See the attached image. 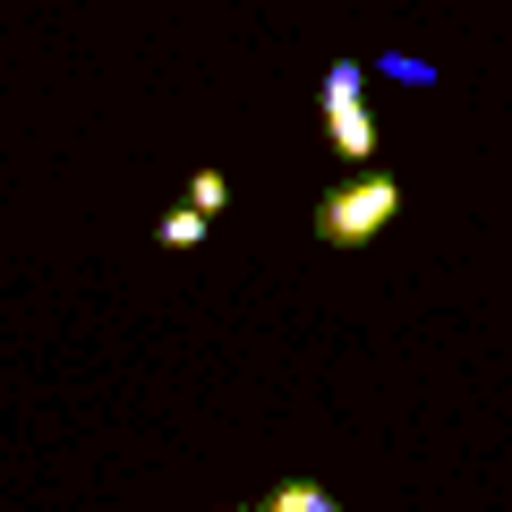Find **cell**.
Masks as SVG:
<instances>
[{
	"instance_id": "1",
	"label": "cell",
	"mask_w": 512,
	"mask_h": 512,
	"mask_svg": "<svg viewBox=\"0 0 512 512\" xmlns=\"http://www.w3.org/2000/svg\"><path fill=\"white\" fill-rule=\"evenodd\" d=\"M393 214H402V180H393V171H359L350 188H333V197L316 205V239H325V248H367Z\"/></svg>"
},
{
	"instance_id": "2",
	"label": "cell",
	"mask_w": 512,
	"mask_h": 512,
	"mask_svg": "<svg viewBox=\"0 0 512 512\" xmlns=\"http://www.w3.org/2000/svg\"><path fill=\"white\" fill-rule=\"evenodd\" d=\"M325 137L342 163H376V120H367V69L359 60H333L325 69Z\"/></svg>"
},
{
	"instance_id": "3",
	"label": "cell",
	"mask_w": 512,
	"mask_h": 512,
	"mask_svg": "<svg viewBox=\"0 0 512 512\" xmlns=\"http://www.w3.org/2000/svg\"><path fill=\"white\" fill-rule=\"evenodd\" d=\"M188 205H197V214L214 222L222 205H231V188H222V171H188Z\"/></svg>"
},
{
	"instance_id": "4",
	"label": "cell",
	"mask_w": 512,
	"mask_h": 512,
	"mask_svg": "<svg viewBox=\"0 0 512 512\" xmlns=\"http://www.w3.org/2000/svg\"><path fill=\"white\" fill-rule=\"evenodd\" d=\"M163 239H171V248H197V239H205V214H197V205H180V214L163 222Z\"/></svg>"
},
{
	"instance_id": "5",
	"label": "cell",
	"mask_w": 512,
	"mask_h": 512,
	"mask_svg": "<svg viewBox=\"0 0 512 512\" xmlns=\"http://www.w3.org/2000/svg\"><path fill=\"white\" fill-rule=\"evenodd\" d=\"M308 487H316V478H291V487H274V495H265V512H308Z\"/></svg>"
},
{
	"instance_id": "6",
	"label": "cell",
	"mask_w": 512,
	"mask_h": 512,
	"mask_svg": "<svg viewBox=\"0 0 512 512\" xmlns=\"http://www.w3.org/2000/svg\"><path fill=\"white\" fill-rule=\"evenodd\" d=\"M384 77H402V86H436V69H427V60H384Z\"/></svg>"
},
{
	"instance_id": "7",
	"label": "cell",
	"mask_w": 512,
	"mask_h": 512,
	"mask_svg": "<svg viewBox=\"0 0 512 512\" xmlns=\"http://www.w3.org/2000/svg\"><path fill=\"white\" fill-rule=\"evenodd\" d=\"M308 512H333V504H325V487H308Z\"/></svg>"
}]
</instances>
